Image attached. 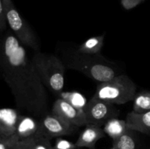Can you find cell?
I'll list each match as a JSON object with an SVG mask.
<instances>
[{"mask_svg": "<svg viewBox=\"0 0 150 149\" xmlns=\"http://www.w3.org/2000/svg\"><path fill=\"white\" fill-rule=\"evenodd\" d=\"M0 70L17 108L35 116L45 115L48 102L44 85L14 34L5 35L1 41Z\"/></svg>", "mask_w": 150, "mask_h": 149, "instance_id": "cell-1", "label": "cell"}, {"mask_svg": "<svg viewBox=\"0 0 150 149\" xmlns=\"http://www.w3.org/2000/svg\"><path fill=\"white\" fill-rule=\"evenodd\" d=\"M67 65L69 68L83 73L94 80L103 83L118 75L117 68L112 62L98 55L79 53L77 51L67 58Z\"/></svg>", "mask_w": 150, "mask_h": 149, "instance_id": "cell-2", "label": "cell"}, {"mask_svg": "<svg viewBox=\"0 0 150 149\" xmlns=\"http://www.w3.org/2000/svg\"><path fill=\"white\" fill-rule=\"evenodd\" d=\"M32 60L44 86L59 96L64 85V67L62 61L55 56L40 52L37 53Z\"/></svg>", "mask_w": 150, "mask_h": 149, "instance_id": "cell-3", "label": "cell"}, {"mask_svg": "<svg viewBox=\"0 0 150 149\" xmlns=\"http://www.w3.org/2000/svg\"><path fill=\"white\" fill-rule=\"evenodd\" d=\"M136 94V85L125 74H120L98 86L94 97L114 105H123L133 101Z\"/></svg>", "mask_w": 150, "mask_h": 149, "instance_id": "cell-4", "label": "cell"}, {"mask_svg": "<svg viewBox=\"0 0 150 149\" xmlns=\"http://www.w3.org/2000/svg\"><path fill=\"white\" fill-rule=\"evenodd\" d=\"M6 9L7 23L13 34L23 45L35 51L39 50V44L36 36L31 28L21 17L12 0H1Z\"/></svg>", "mask_w": 150, "mask_h": 149, "instance_id": "cell-5", "label": "cell"}, {"mask_svg": "<svg viewBox=\"0 0 150 149\" xmlns=\"http://www.w3.org/2000/svg\"><path fill=\"white\" fill-rule=\"evenodd\" d=\"M84 112L88 124L101 127L111 118H117L120 110L115 108L114 104L93 96L88 102Z\"/></svg>", "mask_w": 150, "mask_h": 149, "instance_id": "cell-6", "label": "cell"}, {"mask_svg": "<svg viewBox=\"0 0 150 149\" xmlns=\"http://www.w3.org/2000/svg\"><path fill=\"white\" fill-rule=\"evenodd\" d=\"M76 127L63 120L58 115L52 112L44 115L40 122V129L48 139L60 137L62 136L70 135L76 130Z\"/></svg>", "mask_w": 150, "mask_h": 149, "instance_id": "cell-7", "label": "cell"}, {"mask_svg": "<svg viewBox=\"0 0 150 149\" xmlns=\"http://www.w3.org/2000/svg\"><path fill=\"white\" fill-rule=\"evenodd\" d=\"M52 112L76 127H85L88 124L84 111L77 109L61 98L54 103Z\"/></svg>", "mask_w": 150, "mask_h": 149, "instance_id": "cell-8", "label": "cell"}, {"mask_svg": "<svg viewBox=\"0 0 150 149\" xmlns=\"http://www.w3.org/2000/svg\"><path fill=\"white\" fill-rule=\"evenodd\" d=\"M21 116L16 110L1 108L0 110V137H9L16 134Z\"/></svg>", "mask_w": 150, "mask_h": 149, "instance_id": "cell-9", "label": "cell"}, {"mask_svg": "<svg viewBox=\"0 0 150 149\" xmlns=\"http://www.w3.org/2000/svg\"><path fill=\"white\" fill-rule=\"evenodd\" d=\"M103 129L100 127L88 124L85 126L76 141V145L78 148H87L89 149H95L97 142L105 136Z\"/></svg>", "mask_w": 150, "mask_h": 149, "instance_id": "cell-10", "label": "cell"}, {"mask_svg": "<svg viewBox=\"0 0 150 149\" xmlns=\"http://www.w3.org/2000/svg\"><path fill=\"white\" fill-rule=\"evenodd\" d=\"M128 129L150 136V111L136 113L131 111L126 117Z\"/></svg>", "mask_w": 150, "mask_h": 149, "instance_id": "cell-11", "label": "cell"}, {"mask_svg": "<svg viewBox=\"0 0 150 149\" xmlns=\"http://www.w3.org/2000/svg\"><path fill=\"white\" fill-rule=\"evenodd\" d=\"M40 127V123L30 116L21 115L18 124L16 134L20 140H25L32 137L38 132Z\"/></svg>", "mask_w": 150, "mask_h": 149, "instance_id": "cell-12", "label": "cell"}, {"mask_svg": "<svg viewBox=\"0 0 150 149\" xmlns=\"http://www.w3.org/2000/svg\"><path fill=\"white\" fill-rule=\"evenodd\" d=\"M105 34L97 37H92L86 39L84 42L79 45L77 51L79 53L87 55L100 54L101 49L104 44Z\"/></svg>", "mask_w": 150, "mask_h": 149, "instance_id": "cell-13", "label": "cell"}, {"mask_svg": "<svg viewBox=\"0 0 150 149\" xmlns=\"http://www.w3.org/2000/svg\"><path fill=\"white\" fill-rule=\"evenodd\" d=\"M125 120L114 118L107 121L104 125L103 130L107 135L109 136L113 140L119 138L128 130Z\"/></svg>", "mask_w": 150, "mask_h": 149, "instance_id": "cell-14", "label": "cell"}, {"mask_svg": "<svg viewBox=\"0 0 150 149\" xmlns=\"http://www.w3.org/2000/svg\"><path fill=\"white\" fill-rule=\"evenodd\" d=\"M134 130L129 129L124 134L113 140V148L116 149H137V140Z\"/></svg>", "mask_w": 150, "mask_h": 149, "instance_id": "cell-15", "label": "cell"}, {"mask_svg": "<svg viewBox=\"0 0 150 149\" xmlns=\"http://www.w3.org/2000/svg\"><path fill=\"white\" fill-rule=\"evenodd\" d=\"M59 98L64 99V101L70 104L72 106L83 111H84L88 103L85 96L76 91H62L59 96Z\"/></svg>", "mask_w": 150, "mask_h": 149, "instance_id": "cell-16", "label": "cell"}, {"mask_svg": "<svg viewBox=\"0 0 150 149\" xmlns=\"http://www.w3.org/2000/svg\"><path fill=\"white\" fill-rule=\"evenodd\" d=\"M133 102V112L144 113L150 111V91H143L136 93Z\"/></svg>", "mask_w": 150, "mask_h": 149, "instance_id": "cell-17", "label": "cell"}, {"mask_svg": "<svg viewBox=\"0 0 150 149\" xmlns=\"http://www.w3.org/2000/svg\"><path fill=\"white\" fill-rule=\"evenodd\" d=\"M20 141L17 134L9 137H0V149H15Z\"/></svg>", "mask_w": 150, "mask_h": 149, "instance_id": "cell-18", "label": "cell"}, {"mask_svg": "<svg viewBox=\"0 0 150 149\" xmlns=\"http://www.w3.org/2000/svg\"><path fill=\"white\" fill-rule=\"evenodd\" d=\"M40 133L37 139L33 149H54V146L51 145L49 139L43 136L40 129Z\"/></svg>", "mask_w": 150, "mask_h": 149, "instance_id": "cell-19", "label": "cell"}, {"mask_svg": "<svg viewBox=\"0 0 150 149\" xmlns=\"http://www.w3.org/2000/svg\"><path fill=\"white\" fill-rule=\"evenodd\" d=\"M76 143H73L65 139L58 137L56 140L54 149H79Z\"/></svg>", "mask_w": 150, "mask_h": 149, "instance_id": "cell-20", "label": "cell"}, {"mask_svg": "<svg viewBox=\"0 0 150 149\" xmlns=\"http://www.w3.org/2000/svg\"><path fill=\"white\" fill-rule=\"evenodd\" d=\"M7 23V20L5 7H4V2L1 0H0V29L1 31L5 29Z\"/></svg>", "mask_w": 150, "mask_h": 149, "instance_id": "cell-21", "label": "cell"}, {"mask_svg": "<svg viewBox=\"0 0 150 149\" xmlns=\"http://www.w3.org/2000/svg\"><path fill=\"white\" fill-rule=\"evenodd\" d=\"M145 0H121V4L125 10H131Z\"/></svg>", "mask_w": 150, "mask_h": 149, "instance_id": "cell-22", "label": "cell"}, {"mask_svg": "<svg viewBox=\"0 0 150 149\" xmlns=\"http://www.w3.org/2000/svg\"><path fill=\"white\" fill-rule=\"evenodd\" d=\"M110 149H116V148H114L112 147V148H110Z\"/></svg>", "mask_w": 150, "mask_h": 149, "instance_id": "cell-23", "label": "cell"}]
</instances>
